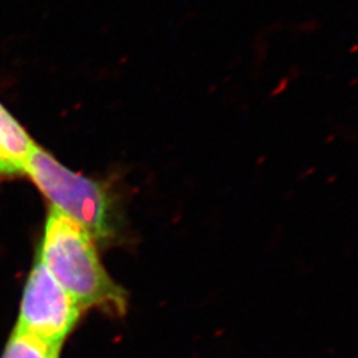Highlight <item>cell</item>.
<instances>
[{
	"label": "cell",
	"instance_id": "obj_1",
	"mask_svg": "<svg viewBox=\"0 0 358 358\" xmlns=\"http://www.w3.org/2000/svg\"><path fill=\"white\" fill-rule=\"evenodd\" d=\"M38 260L83 310L101 308L118 316L127 312V291L103 267L94 238L55 208L47 219Z\"/></svg>",
	"mask_w": 358,
	"mask_h": 358
},
{
	"label": "cell",
	"instance_id": "obj_2",
	"mask_svg": "<svg viewBox=\"0 0 358 358\" xmlns=\"http://www.w3.org/2000/svg\"><path fill=\"white\" fill-rule=\"evenodd\" d=\"M27 174L52 208L77 222L101 243L113 242L120 231L118 208L109 187L62 165L52 154L34 146Z\"/></svg>",
	"mask_w": 358,
	"mask_h": 358
},
{
	"label": "cell",
	"instance_id": "obj_3",
	"mask_svg": "<svg viewBox=\"0 0 358 358\" xmlns=\"http://www.w3.org/2000/svg\"><path fill=\"white\" fill-rule=\"evenodd\" d=\"M83 309L38 260L27 280L15 329L51 345H64Z\"/></svg>",
	"mask_w": 358,
	"mask_h": 358
},
{
	"label": "cell",
	"instance_id": "obj_4",
	"mask_svg": "<svg viewBox=\"0 0 358 358\" xmlns=\"http://www.w3.org/2000/svg\"><path fill=\"white\" fill-rule=\"evenodd\" d=\"M35 145L36 142L0 103V176L13 177L24 174L28 158Z\"/></svg>",
	"mask_w": 358,
	"mask_h": 358
},
{
	"label": "cell",
	"instance_id": "obj_5",
	"mask_svg": "<svg viewBox=\"0 0 358 358\" xmlns=\"http://www.w3.org/2000/svg\"><path fill=\"white\" fill-rule=\"evenodd\" d=\"M60 346L47 344L34 336L13 329L1 358H60Z\"/></svg>",
	"mask_w": 358,
	"mask_h": 358
}]
</instances>
